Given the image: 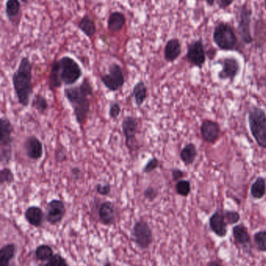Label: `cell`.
I'll return each instance as SVG.
<instances>
[{
    "mask_svg": "<svg viewBox=\"0 0 266 266\" xmlns=\"http://www.w3.org/2000/svg\"><path fill=\"white\" fill-rule=\"evenodd\" d=\"M63 93L73 109L77 124L82 129L90 113L91 98L94 93L90 80L85 78L78 86L66 88Z\"/></svg>",
    "mask_w": 266,
    "mask_h": 266,
    "instance_id": "6da1fadb",
    "label": "cell"
},
{
    "mask_svg": "<svg viewBox=\"0 0 266 266\" xmlns=\"http://www.w3.org/2000/svg\"><path fill=\"white\" fill-rule=\"evenodd\" d=\"M12 83L18 103L27 108L33 94L32 64L27 57H23L17 70L12 76Z\"/></svg>",
    "mask_w": 266,
    "mask_h": 266,
    "instance_id": "7a4b0ae2",
    "label": "cell"
},
{
    "mask_svg": "<svg viewBox=\"0 0 266 266\" xmlns=\"http://www.w3.org/2000/svg\"><path fill=\"white\" fill-rule=\"evenodd\" d=\"M248 126L258 146L266 150V111L260 107H251L248 112Z\"/></svg>",
    "mask_w": 266,
    "mask_h": 266,
    "instance_id": "3957f363",
    "label": "cell"
},
{
    "mask_svg": "<svg viewBox=\"0 0 266 266\" xmlns=\"http://www.w3.org/2000/svg\"><path fill=\"white\" fill-rule=\"evenodd\" d=\"M213 41L219 49L233 51L238 44V37L231 25L226 22H220L215 27Z\"/></svg>",
    "mask_w": 266,
    "mask_h": 266,
    "instance_id": "277c9868",
    "label": "cell"
},
{
    "mask_svg": "<svg viewBox=\"0 0 266 266\" xmlns=\"http://www.w3.org/2000/svg\"><path fill=\"white\" fill-rule=\"evenodd\" d=\"M14 128L9 118L0 119V158L2 164H7L12 159V143Z\"/></svg>",
    "mask_w": 266,
    "mask_h": 266,
    "instance_id": "5b68a950",
    "label": "cell"
},
{
    "mask_svg": "<svg viewBox=\"0 0 266 266\" xmlns=\"http://www.w3.org/2000/svg\"><path fill=\"white\" fill-rule=\"evenodd\" d=\"M60 74L63 84L73 86L81 78L82 68L73 58L63 56L59 60Z\"/></svg>",
    "mask_w": 266,
    "mask_h": 266,
    "instance_id": "8992f818",
    "label": "cell"
},
{
    "mask_svg": "<svg viewBox=\"0 0 266 266\" xmlns=\"http://www.w3.org/2000/svg\"><path fill=\"white\" fill-rule=\"evenodd\" d=\"M131 238L135 244L142 250L147 249L153 242L152 230L145 221H138L134 223Z\"/></svg>",
    "mask_w": 266,
    "mask_h": 266,
    "instance_id": "52a82bcc",
    "label": "cell"
},
{
    "mask_svg": "<svg viewBox=\"0 0 266 266\" xmlns=\"http://www.w3.org/2000/svg\"><path fill=\"white\" fill-rule=\"evenodd\" d=\"M251 17L252 10L246 2L242 5L240 10L238 25V34L242 42L245 44H251L253 42L251 30Z\"/></svg>",
    "mask_w": 266,
    "mask_h": 266,
    "instance_id": "ba28073f",
    "label": "cell"
},
{
    "mask_svg": "<svg viewBox=\"0 0 266 266\" xmlns=\"http://www.w3.org/2000/svg\"><path fill=\"white\" fill-rule=\"evenodd\" d=\"M122 131L125 137L126 148L131 153H136L138 150L137 133L138 131V118L134 116H126L122 122Z\"/></svg>",
    "mask_w": 266,
    "mask_h": 266,
    "instance_id": "9c48e42d",
    "label": "cell"
},
{
    "mask_svg": "<svg viewBox=\"0 0 266 266\" xmlns=\"http://www.w3.org/2000/svg\"><path fill=\"white\" fill-rule=\"evenodd\" d=\"M101 81L105 88L112 92H117L125 84L124 74L121 66L113 63L109 68V73L101 76Z\"/></svg>",
    "mask_w": 266,
    "mask_h": 266,
    "instance_id": "30bf717a",
    "label": "cell"
},
{
    "mask_svg": "<svg viewBox=\"0 0 266 266\" xmlns=\"http://www.w3.org/2000/svg\"><path fill=\"white\" fill-rule=\"evenodd\" d=\"M222 66V69L218 72V78L220 80H229L234 82L241 71V65L235 57H225L218 61Z\"/></svg>",
    "mask_w": 266,
    "mask_h": 266,
    "instance_id": "8fae6325",
    "label": "cell"
},
{
    "mask_svg": "<svg viewBox=\"0 0 266 266\" xmlns=\"http://www.w3.org/2000/svg\"><path fill=\"white\" fill-rule=\"evenodd\" d=\"M186 58L192 66L201 68L206 62V52L201 40L192 42L188 47Z\"/></svg>",
    "mask_w": 266,
    "mask_h": 266,
    "instance_id": "7c38bea8",
    "label": "cell"
},
{
    "mask_svg": "<svg viewBox=\"0 0 266 266\" xmlns=\"http://www.w3.org/2000/svg\"><path fill=\"white\" fill-rule=\"evenodd\" d=\"M65 204L62 200H52L46 206V220L51 225L60 223L65 217Z\"/></svg>",
    "mask_w": 266,
    "mask_h": 266,
    "instance_id": "4fadbf2b",
    "label": "cell"
},
{
    "mask_svg": "<svg viewBox=\"0 0 266 266\" xmlns=\"http://www.w3.org/2000/svg\"><path fill=\"white\" fill-rule=\"evenodd\" d=\"M200 132L201 136L206 143L213 144L219 138L220 126L217 122H215L213 120L205 119L201 122Z\"/></svg>",
    "mask_w": 266,
    "mask_h": 266,
    "instance_id": "5bb4252c",
    "label": "cell"
},
{
    "mask_svg": "<svg viewBox=\"0 0 266 266\" xmlns=\"http://www.w3.org/2000/svg\"><path fill=\"white\" fill-rule=\"evenodd\" d=\"M24 148L27 157L31 160L36 161L43 156V145L35 135H29L25 139Z\"/></svg>",
    "mask_w": 266,
    "mask_h": 266,
    "instance_id": "9a60e30c",
    "label": "cell"
},
{
    "mask_svg": "<svg viewBox=\"0 0 266 266\" xmlns=\"http://www.w3.org/2000/svg\"><path fill=\"white\" fill-rule=\"evenodd\" d=\"M209 227L218 238H225L227 234V222L225 220L224 213L217 209L209 218Z\"/></svg>",
    "mask_w": 266,
    "mask_h": 266,
    "instance_id": "2e32d148",
    "label": "cell"
},
{
    "mask_svg": "<svg viewBox=\"0 0 266 266\" xmlns=\"http://www.w3.org/2000/svg\"><path fill=\"white\" fill-rule=\"evenodd\" d=\"M98 219L102 224L105 226H111L115 221V206L113 202L105 201L100 205L98 211Z\"/></svg>",
    "mask_w": 266,
    "mask_h": 266,
    "instance_id": "e0dca14e",
    "label": "cell"
},
{
    "mask_svg": "<svg viewBox=\"0 0 266 266\" xmlns=\"http://www.w3.org/2000/svg\"><path fill=\"white\" fill-rule=\"evenodd\" d=\"M182 52V47L177 38H172L169 40L165 46L164 57L168 63H173L180 57Z\"/></svg>",
    "mask_w": 266,
    "mask_h": 266,
    "instance_id": "ac0fdd59",
    "label": "cell"
},
{
    "mask_svg": "<svg viewBox=\"0 0 266 266\" xmlns=\"http://www.w3.org/2000/svg\"><path fill=\"white\" fill-rule=\"evenodd\" d=\"M44 212L37 205L29 206L24 212V218L29 224L35 227H40L44 221Z\"/></svg>",
    "mask_w": 266,
    "mask_h": 266,
    "instance_id": "d6986e66",
    "label": "cell"
},
{
    "mask_svg": "<svg viewBox=\"0 0 266 266\" xmlns=\"http://www.w3.org/2000/svg\"><path fill=\"white\" fill-rule=\"evenodd\" d=\"M232 232L235 242L239 244L240 245H242L243 248H246L251 244V237L247 227L244 225L242 223L236 225L234 226Z\"/></svg>",
    "mask_w": 266,
    "mask_h": 266,
    "instance_id": "ffe728a7",
    "label": "cell"
},
{
    "mask_svg": "<svg viewBox=\"0 0 266 266\" xmlns=\"http://www.w3.org/2000/svg\"><path fill=\"white\" fill-rule=\"evenodd\" d=\"M126 23V18L122 13L115 11L112 13L107 21V27L109 31L118 33L123 28Z\"/></svg>",
    "mask_w": 266,
    "mask_h": 266,
    "instance_id": "44dd1931",
    "label": "cell"
},
{
    "mask_svg": "<svg viewBox=\"0 0 266 266\" xmlns=\"http://www.w3.org/2000/svg\"><path fill=\"white\" fill-rule=\"evenodd\" d=\"M17 246L15 244H7L0 250V266H11L12 260L15 258Z\"/></svg>",
    "mask_w": 266,
    "mask_h": 266,
    "instance_id": "7402d4cb",
    "label": "cell"
},
{
    "mask_svg": "<svg viewBox=\"0 0 266 266\" xmlns=\"http://www.w3.org/2000/svg\"><path fill=\"white\" fill-rule=\"evenodd\" d=\"M197 156V147H196L195 144L192 143H188L180 151V160L187 167L193 164Z\"/></svg>",
    "mask_w": 266,
    "mask_h": 266,
    "instance_id": "603a6c76",
    "label": "cell"
},
{
    "mask_svg": "<svg viewBox=\"0 0 266 266\" xmlns=\"http://www.w3.org/2000/svg\"><path fill=\"white\" fill-rule=\"evenodd\" d=\"M147 87L143 80L138 81L133 88L131 96L135 101L137 106L141 107L143 105L145 101L147 99Z\"/></svg>",
    "mask_w": 266,
    "mask_h": 266,
    "instance_id": "cb8c5ba5",
    "label": "cell"
},
{
    "mask_svg": "<svg viewBox=\"0 0 266 266\" xmlns=\"http://www.w3.org/2000/svg\"><path fill=\"white\" fill-rule=\"evenodd\" d=\"M78 28L88 38H92L96 33V25L90 16L85 15L79 21Z\"/></svg>",
    "mask_w": 266,
    "mask_h": 266,
    "instance_id": "d4e9b609",
    "label": "cell"
},
{
    "mask_svg": "<svg viewBox=\"0 0 266 266\" xmlns=\"http://www.w3.org/2000/svg\"><path fill=\"white\" fill-rule=\"evenodd\" d=\"M251 197L255 200H262L266 194V181L264 177H259L254 181L250 190Z\"/></svg>",
    "mask_w": 266,
    "mask_h": 266,
    "instance_id": "484cf974",
    "label": "cell"
},
{
    "mask_svg": "<svg viewBox=\"0 0 266 266\" xmlns=\"http://www.w3.org/2000/svg\"><path fill=\"white\" fill-rule=\"evenodd\" d=\"M48 79H49V88L51 89H58L61 88L63 82L60 78L59 60H55L52 63Z\"/></svg>",
    "mask_w": 266,
    "mask_h": 266,
    "instance_id": "4316f807",
    "label": "cell"
},
{
    "mask_svg": "<svg viewBox=\"0 0 266 266\" xmlns=\"http://www.w3.org/2000/svg\"><path fill=\"white\" fill-rule=\"evenodd\" d=\"M21 6L19 0H7L6 2V14L9 21L15 22L21 14Z\"/></svg>",
    "mask_w": 266,
    "mask_h": 266,
    "instance_id": "83f0119b",
    "label": "cell"
},
{
    "mask_svg": "<svg viewBox=\"0 0 266 266\" xmlns=\"http://www.w3.org/2000/svg\"><path fill=\"white\" fill-rule=\"evenodd\" d=\"M54 255L53 249L48 244L38 246L35 251V258L40 262H48Z\"/></svg>",
    "mask_w": 266,
    "mask_h": 266,
    "instance_id": "f1b7e54d",
    "label": "cell"
},
{
    "mask_svg": "<svg viewBox=\"0 0 266 266\" xmlns=\"http://www.w3.org/2000/svg\"><path fill=\"white\" fill-rule=\"evenodd\" d=\"M31 106L33 109L38 111L40 114H45L46 111L48 110V104L44 96H42L40 93H38L34 97Z\"/></svg>",
    "mask_w": 266,
    "mask_h": 266,
    "instance_id": "f546056e",
    "label": "cell"
},
{
    "mask_svg": "<svg viewBox=\"0 0 266 266\" xmlns=\"http://www.w3.org/2000/svg\"><path fill=\"white\" fill-rule=\"evenodd\" d=\"M175 189L179 196L188 197L192 192V184L188 180H180L175 184Z\"/></svg>",
    "mask_w": 266,
    "mask_h": 266,
    "instance_id": "4dcf8cb0",
    "label": "cell"
},
{
    "mask_svg": "<svg viewBox=\"0 0 266 266\" xmlns=\"http://www.w3.org/2000/svg\"><path fill=\"white\" fill-rule=\"evenodd\" d=\"M14 175L13 173V171L9 167H3L0 171V183H1V185H3V184L10 185L12 183H14Z\"/></svg>",
    "mask_w": 266,
    "mask_h": 266,
    "instance_id": "1f68e13d",
    "label": "cell"
},
{
    "mask_svg": "<svg viewBox=\"0 0 266 266\" xmlns=\"http://www.w3.org/2000/svg\"><path fill=\"white\" fill-rule=\"evenodd\" d=\"M254 242L260 251H266V230H261L254 235Z\"/></svg>",
    "mask_w": 266,
    "mask_h": 266,
    "instance_id": "d6a6232c",
    "label": "cell"
},
{
    "mask_svg": "<svg viewBox=\"0 0 266 266\" xmlns=\"http://www.w3.org/2000/svg\"><path fill=\"white\" fill-rule=\"evenodd\" d=\"M44 266H70L66 259L60 254H55L53 256L46 262Z\"/></svg>",
    "mask_w": 266,
    "mask_h": 266,
    "instance_id": "836d02e7",
    "label": "cell"
},
{
    "mask_svg": "<svg viewBox=\"0 0 266 266\" xmlns=\"http://www.w3.org/2000/svg\"><path fill=\"white\" fill-rule=\"evenodd\" d=\"M225 220H226L227 224L233 225L238 223L241 220V215L240 213L234 210H226L224 212Z\"/></svg>",
    "mask_w": 266,
    "mask_h": 266,
    "instance_id": "e575fe53",
    "label": "cell"
},
{
    "mask_svg": "<svg viewBox=\"0 0 266 266\" xmlns=\"http://www.w3.org/2000/svg\"><path fill=\"white\" fill-rule=\"evenodd\" d=\"M159 167V160L158 158L152 157L146 163L145 165L142 168V172L145 174H149L158 169Z\"/></svg>",
    "mask_w": 266,
    "mask_h": 266,
    "instance_id": "d590c367",
    "label": "cell"
},
{
    "mask_svg": "<svg viewBox=\"0 0 266 266\" xmlns=\"http://www.w3.org/2000/svg\"><path fill=\"white\" fill-rule=\"evenodd\" d=\"M121 113V107L117 101H112L109 105V114L112 119H117Z\"/></svg>",
    "mask_w": 266,
    "mask_h": 266,
    "instance_id": "8d00e7d4",
    "label": "cell"
},
{
    "mask_svg": "<svg viewBox=\"0 0 266 266\" xmlns=\"http://www.w3.org/2000/svg\"><path fill=\"white\" fill-rule=\"evenodd\" d=\"M144 197L148 201H152L159 196V191L153 186H148L144 191Z\"/></svg>",
    "mask_w": 266,
    "mask_h": 266,
    "instance_id": "74e56055",
    "label": "cell"
},
{
    "mask_svg": "<svg viewBox=\"0 0 266 266\" xmlns=\"http://www.w3.org/2000/svg\"><path fill=\"white\" fill-rule=\"evenodd\" d=\"M112 186L109 183L106 184H98L96 185V192L100 196H108L111 193Z\"/></svg>",
    "mask_w": 266,
    "mask_h": 266,
    "instance_id": "f35d334b",
    "label": "cell"
},
{
    "mask_svg": "<svg viewBox=\"0 0 266 266\" xmlns=\"http://www.w3.org/2000/svg\"><path fill=\"white\" fill-rule=\"evenodd\" d=\"M55 158L58 163H63L67 160V150L63 146L58 147L55 152Z\"/></svg>",
    "mask_w": 266,
    "mask_h": 266,
    "instance_id": "ab89813d",
    "label": "cell"
},
{
    "mask_svg": "<svg viewBox=\"0 0 266 266\" xmlns=\"http://www.w3.org/2000/svg\"><path fill=\"white\" fill-rule=\"evenodd\" d=\"M186 175L187 174L184 171H182V170L175 168V169L172 171V181L177 182V181H180V180H183L185 177Z\"/></svg>",
    "mask_w": 266,
    "mask_h": 266,
    "instance_id": "60d3db41",
    "label": "cell"
},
{
    "mask_svg": "<svg viewBox=\"0 0 266 266\" xmlns=\"http://www.w3.org/2000/svg\"><path fill=\"white\" fill-rule=\"evenodd\" d=\"M71 176L74 181H78L81 177V170L77 167H73L71 170Z\"/></svg>",
    "mask_w": 266,
    "mask_h": 266,
    "instance_id": "b9f144b4",
    "label": "cell"
},
{
    "mask_svg": "<svg viewBox=\"0 0 266 266\" xmlns=\"http://www.w3.org/2000/svg\"><path fill=\"white\" fill-rule=\"evenodd\" d=\"M234 0H217L218 2V7L222 10H225L226 8L231 6L232 4L234 3Z\"/></svg>",
    "mask_w": 266,
    "mask_h": 266,
    "instance_id": "7bdbcfd3",
    "label": "cell"
},
{
    "mask_svg": "<svg viewBox=\"0 0 266 266\" xmlns=\"http://www.w3.org/2000/svg\"><path fill=\"white\" fill-rule=\"evenodd\" d=\"M221 266L219 263H218V262H217V261H212V262H210V263H209V264H208V266Z\"/></svg>",
    "mask_w": 266,
    "mask_h": 266,
    "instance_id": "ee69618b",
    "label": "cell"
},
{
    "mask_svg": "<svg viewBox=\"0 0 266 266\" xmlns=\"http://www.w3.org/2000/svg\"><path fill=\"white\" fill-rule=\"evenodd\" d=\"M206 1L207 4L209 5V6H213L214 5L215 1L216 0H205Z\"/></svg>",
    "mask_w": 266,
    "mask_h": 266,
    "instance_id": "f6af8a7d",
    "label": "cell"
},
{
    "mask_svg": "<svg viewBox=\"0 0 266 266\" xmlns=\"http://www.w3.org/2000/svg\"><path fill=\"white\" fill-rule=\"evenodd\" d=\"M103 266H112V264L110 263H105Z\"/></svg>",
    "mask_w": 266,
    "mask_h": 266,
    "instance_id": "bcb514c9",
    "label": "cell"
},
{
    "mask_svg": "<svg viewBox=\"0 0 266 266\" xmlns=\"http://www.w3.org/2000/svg\"><path fill=\"white\" fill-rule=\"evenodd\" d=\"M265 5H266V0H265Z\"/></svg>",
    "mask_w": 266,
    "mask_h": 266,
    "instance_id": "7dc6e473",
    "label": "cell"
}]
</instances>
